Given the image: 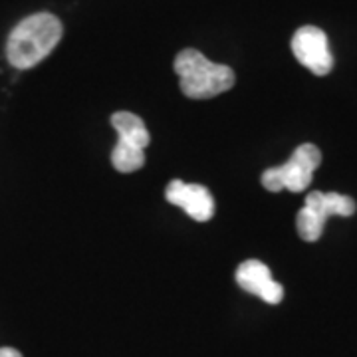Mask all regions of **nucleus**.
<instances>
[{
  "instance_id": "f257e3e1",
  "label": "nucleus",
  "mask_w": 357,
  "mask_h": 357,
  "mask_svg": "<svg viewBox=\"0 0 357 357\" xmlns=\"http://www.w3.org/2000/svg\"><path fill=\"white\" fill-rule=\"evenodd\" d=\"M62 22L50 13H38L14 26L6 42V58L16 70L40 64L62 40Z\"/></svg>"
},
{
  "instance_id": "f03ea898",
  "label": "nucleus",
  "mask_w": 357,
  "mask_h": 357,
  "mask_svg": "<svg viewBox=\"0 0 357 357\" xmlns=\"http://www.w3.org/2000/svg\"><path fill=\"white\" fill-rule=\"evenodd\" d=\"M175 72L181 91L191 100H211L234 86V72L229 66L215 64L192 48L178 52Z\"/></svg>"
},
{
  "instance_id": "7ed1b4c3",
  "label": "nucleus",
  "mask_w": 357,
  "mask_h": 357,
  "mask_svg": "<svg viewBox=\"0 0 357 357\" xmlns=\"http://www.w3.org/2000/svg\"><path fill=\"white\" fill-rule=\"evenodd\" d=\"M321 163V151L312 143L300 145L288 163L280 167H270L262 173V185L270 192H278L288 189L292 192H302L310 187L314 171Z\"/></svg>"
},
{
  "instance_id": "20e7f679",
  "label": "nucleus",
  "mask_w": 357,
  "mask_h": 357,
  "mask_svg": "<svg viewBox=\"0 0 357 357\" xmlns=\"http://www.w3.org/2000/svg\"><path fill=\"white\" fill-rule=\"evenodd\" d=\"M292 52L296 60L316 76H326L333 68L330 42L324 30L316 26H302L292 38Z\"/></svg>"
},
{
  "instance_id": "39448f33",
  "label": "nucleus",
  "mask_w": 357,
  "mask_h": 357,
  "mask_svg": "<svg viewBox=\"0 0 357 357\" xmlns=\"http://www.w3.org/2000/svg\"><path fill=\"white\" fill-rule=\"evenodd\" d=\"M165 199L171 204L183 208L192 220L206 222L215 217V199L203 185H192L175 178L167 185Z\"/></svg>"
},
{
  "instance_id": "423d86ee",
  "label": "nucleus",
  "mask_w": 357,
  "mask_h": 357,
  "mask_svg": "<svg viewBox=\"0 0 357 357\" xmlns=\"http://www.w3.org/2000/svg\"><path fill=\"white\" fill-rule=\"evenodd\" d=\"M236 284L248 294H255L266 304H280L284 298L282 284L272 278L270 268L260 260H246L236 268Z\"/></svg>"
},
{
  "instance_id": "0eeeda50",
  "label": "nucleus",
  "mask_w": 357,
  "mask_h": 357,
  "mask_svg": "<svg viewBox=\"0 0 357 357\" xmlns=\"http://www.w3.org/2000/svg\"><path fill=\"white\" fill-rule=\"evenodd\" d=\"M306 208H310L314 215L328 220L333 215L337 217H351L356 213L357 204L351 197H345L340 192H319L312 191L306 197Z\"/></svg>"
},
{
  "instance_id": "6e6552de",
  "label": "nucleus",
  "mask_w": 357,
  "mask_h": 357,
  "mask_svg": "<svg viewBox=\"0 0 357 357\" xmlns=\"http://www.w3.org/2000/svg\"><path fill=\"white\" fill-rule=\"evenodd\" d=\"M112 126L119 135L117 141L135 145L139 149H145L151 143V135H149V131H147L139 115L129 114V112H117V114L112 115Z\"/></svg>"
},
{
  "instance_id": "1a4fd4ad",
  "label": "nucleus",
  "mask_w": 357,
  "mask_h": 357,
  "mask_svg": "<svg viewBox=\"0 0 357 357\" xmlns=\"http://www.w3.org/2000/svg\"><path fill=\"white\" fill-rule=\"evenodd\" d=\"M112 163L119 173H135L145 165V149L117 141L112 151Z\"/></svg>"
},
{
  "instance_id": "9d476101",
  "label": "nucleus",
  "mask_w": 357,
  "mask_h": 357,
  "mask_svg": "<svg viewBox=\"0 0 357 357\" xmlns=\"http://www.w3.org/2000/svg\"><path fill=\"white\" fill-rule=\"evenodd\" d=\"M324 227H326V220L319 218L318 215H314L310 208H302L296 217V229H298V234L302 236V241L306 243H316L319 241L321 232H324Z\"/></svg>"
},
{
  "instance_id": "9b49d317",
  "label": "nucleus",
  "mask_w": 357,
  "mask_h": 357,
  "mask_svg": "<svg viewBox=\"0 0 357 357\" xmlns=\"http://www.w3.org/2000/svg\"><path fill=\"white\" fill-rule=\"evenodd\" d=\"M0 357H22V354L14 347H0Z\"/></svg>"
}]
</instances>
